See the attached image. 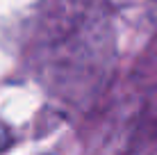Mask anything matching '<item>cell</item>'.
<instances>
[{"label": "cell", "mask_w": 157, "mask_h": 155, "mask_svg": "<svg viewBox=\"0 0 157 155\" xmlns=\"http://www.w3.org/2000/svg\"><path fill=\"white\" fill-rule=\"evenodd\" d=\"M9 144H12V132H9V128L0 121V153H5L9 148Z\"/></svg>", "instance_id": "1"}]
</instances>
